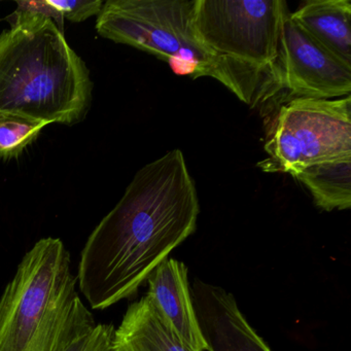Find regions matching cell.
Wrapping results in <instances>:
<instances>
[{"mask_svg": "<svg viewBox=\"0 0 351 351\" xmlns=\"http://www.w3.org/2000/svg\"><path fill=\"white\" fill-rule=\"evenodd\" d=\"M263 171L295 176L304 168L351 157V97L293 99L281 106L265 145Z\"/></svg>", "mask_w": 351, "mask_h": 351, "instance_id": "8992f818", "label": "cell"}, {"mask_svg": "<svg viewBox=\"0 0 351 351\" xmlns=\"http://www.w3.org/2000/svg\"><path fill=\"white\" fill-rule=\"evenodd\" d=\"M49 5L62 15V17L75 23L86 21L101 11V0H47Z\"/></svg>", "mask_w": 351, "mask_h": 351, "instance_id": "9a60e30c", "label": "cell"}, {"mask_svg": "<svg viewBox=\"0 0 351 351\" xmlns=\"http://www.w3.org/2000/svg\"><path fill=\"white\" fill-rule=\"evenodd\" d=\"M18 12H28V13L40 14V15L47 16L50 18L57 27L64 32V18L57 10H55L52 5H49L47 0H40V1H18Z\"/></svg>", "mask_w": 351, "mask_h": 351, "instance_id": "2e32d148", "label": "cell"}, {"mask_svg": "<svg viewBox=\"0 0 351 351\" xmlns=\"http://www.w3.org/2000/svg\"><path fill=\"white\" fill-rule=\"evenodd\" d=\"M196 184L180 149L143 166L88 238L77 283L93 309L136 295L155 269L197 228Z\"/></svg>", "mask_w": 351, "mask_h": 351, "instance_id": "6da1fadb", "label": "cell"}, {"mask_svg": "<svg viewBox=\"0 0 351 351\" xmlns=\"http://www.w3.org/2000/svg\"><path fill=\"white\" fill-rule=\"evenodd\" d=\"M10 21L0 34V112L49 124L83 120L93 84L64 32L40 14L15 11Z\"/></svg>", "mask_w": 351, "mask_h": 351, "instance_id": "7a4b0ae2", "label": "cell"}, {"mask_svg": "<svg viewBox=\"0 0 351 351\" xmlns=\"http://www.w3.org/2000/svg\"><path fill=\"white\" fill-rule=\"evenodd\" d=\"M110 351H193L164 319L149 295L129 305Z\"/></svg>", "mask_w": 351, "mask_h": 351, "instance_id": "30bf717a", "label": "cell"}, {"mask_svg": "<svg viewBox=\"0 0 351 351\" xmlns=\"http://www.w3.org/2000/svg\"><path fill=\"white\" fill-rule=\"evenodd\" d=\"M59 238L38 240L0 298V351H63L95 328Z\"/></svg>", "mask_w": 351, "mask_h": 351, "instance_id": "3957f363", "label": "cell"}, {"mask_svg": "<svg viewBox=\"0 0 351 351\" xmlns=\"http://www.w3.org/2000/svg\"><path fill=\"white\" fill-rule=\"evenodd\" d=\"M197 319L208 351H271L223 287L196 279L190 285Z\"/></svg>", "mask_w": 351, "mask_h": 351, "instance_id": "ba28073f", "label": "cell"}, {"mask_svg": "<svg viewBox=\"0 0 351 351\" xmlns=\"http://www.w3.org/2000/svg\"><path fill=\"white\" fill-rule=\"evenodd\" d=\"M283 0H196L197 38L252 108L279 93L277 80Z\"/></svg>", "mask_w": 351, "mask_h": 351, "instance_id": "277c9868", "label": "cell"}, {"mask_svg": "<svg viewBox=\"0 0 351 351\" xmlns=\"http://www.w3.org/2000/svg\"><path fill=\"white\" fill-rule=\"evenodd\" d=\"M114 330L112 324H97L90 332L73 341L63 351H110Z\"/></svg>", "mask_w": 351, "mask_h": 351, "instance_id": "5bb4252c", "label": "cell"}, {"mask_svg": "<svg viewBox=\"0 0 351 351\" xmlns=\"http://www.w3.org/2000/svg\"><path fill=\"white\" fill-rule=\"evenodd\" d=\"M195 5L196 0H108L96 30L102 38L165 61L176 75L213 77L233 93L229 75L197 38Z\"/></svg>", "mask_w": 351, "mask_h": 351, "instance_id": "5b68a950", "label": "cell"}, {"mask_svg": "<svg viewBox=\"0 0 351 351\" xmlns=\"http://www.w3.org/2000/svg\"><path fill=\"white\" fill-rule=\"evenodd\" d=\"M277 80L293 99H336L350 95L351 66L306 34L287 10L283 17Z\"/></svg>", "mask_w": 351, "mask_h": 351, "instance_id": "52a82bcc", "label": "cell"}, {"mask_svg": "<svg viewBox=\"0 0 351 351\" xmlns=\"http://www.w3.org/2000/svg\"><path fill=\"white\" fill-rule=\"evenodd\" d=\"M291 17L314 42L351 66L349 0H309L291 13Z\"/></svg>", "mask_w": 351, "mask_h": 351, "instance_id": "8fae6325", "label": "cell"}, {"mask_svg": "<svg viewBox=\"0 0 351 351\" xmlns=\"http://www.w3.org/2000/svg\"><path fill=\"white\" fill-rule=\"evenodd\" d=\"M147 282V295L173 332L193 351L207 350L191 298L186 265L176 258H166Z\"/></svg>", "mask_w": 351, "mask_h": 351, "instance_id": "9c48e42d", "label": "cell"}, {"mask_svg": "<svg viewBox=\"0 0 351 351\" xmlns=\"http://www.w3.org/2000/svg\"><path fill=\"white\" fill-rule=\"evenodd\" d=\"M324 211L345 210L351 206V157L332 160L304 168L297 176Z\"/></svg>", "mask_w": 351, "mask_h": 351, "instance_id": "7c38bea8", "label": "cell"}, {"mask_svg": "<svg viewBox=\"0 0 351 351\" xmlns=\"http://www.w3.org/2000/svg\"><path fill=\"white\" fill-rule=\"evenodd\" d=\"M48 125L44 121L0 112V159L19 157Z\"/></svg>", "mask_w": 351, "mask_h": 351, "instance_id": "4fadbf2b", "label": "cell"}]
</instances>
